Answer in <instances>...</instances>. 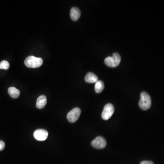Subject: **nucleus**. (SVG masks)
I'll list each match as a JSON object with an SVG mask.
<instances>
[{
  "mask_svg": "<svg viewBox=\"0 0 164 164\" xmlns=\"http://www.w3.org/2000/svg\"><path fill=\"white\" fill-rule=\"evenodd\" d=\"M24 63L25 65L28 68H38L43 65V59L40 58L30 56L25 59Z\"/></svg>",
  "mask_w": 164,
  "mask_h": 164,
  "instance_id": "nucleus-1",
  "label": "nucleus"
},
{
  "mask_svg": "<svg viewBox=\"0 0 164 164\" xmlns=\"http://www.w3.org/2000/svg\"><path fill=\"white\" fill-rule=\"evenodd\" d=\"M139 106L142 109L144 110L150 108L151 106V99L150 96L147 93L143 92L141 93Z\"/></svg>",
  "mask_w": 164,
  "mask_h": 164,
  "instance_id": "nucleus-2",
  "label": "nucleus"
},
{
  "mask_svg": "<svg viewBox=\"0 0 164 164\" xmlns=\"http://www.w3.org/2000/svg\"><path fill=\"white\" fill-rule=\"evenodd\" d=\"M121 62V57L118 53L113 54L112 57H108L104 60V62L106 65L115 68L118 66Z\"/></svg>",
  "mask_w": 164,
  "mask_h": 164,
  "instance_id": "nucleus-3",
  "label": "nucleus"
},
{
  "mask_svg": "<svg viewBox=\"0 0 164 164\" xmlns=\"http://www.w3.org/2000/svg\"><path fill=\"white\" fill-rule=\"evenodd\" d=\"M115 111V108L113 104L110 103L107 104L104 106L102 113V118L104 120H108L112 116Z\"/></svg>",
  "mask_w": 164,
  "mask_h": 164,
  "instance_id": "nucleus-4",
  "label": "nucleus"
},
{
  "mask_svg": "<svg viewBox=\"0 0 164 164\" xmlns=\"http://www.w3.org/2000/svg\"><path fill=\"white\" fill-rule=\"evenodd\" d=\"M81 112V109L78 108H73L67 115V117L68 121L71 123L76 122L80 116Z\"/></svg>",
  "mask_w": 164,
  "mask_h": 164,
  "instance_id": "nucleus-5",
  "label": "nucleus"
},
{
  "mask_svg": "<svg viewBox=\"0 0 164 164\" xmlns=\"http://www.w3.org/2000/svg\"><path fill=\"white\" fill-rule=\"evenodd\" d=\"M107 145L106 139L102 136H98L91 142L93 147L98 149H102L106 147Z\"/></svg>",
  "mask_w": 164,
  "mask_h": 164,
  "instance_id": "nucleus-6",
  "label": "nucleus"
},
{
  "mask_svg": "<svg viewBox=\"0 0 164 164\" xmlns=\"http://www.w3.org/2000/svg\"><path fill=\"white\" fill-rule=\"evenodd\" d=\"M48 132L43 129H38L35 131L33 135L35 139L38 141H44L48 137Z\"/></svg>",
  "mask_w": 164,
  "mask_h": 164,
  "instance_id": "nucleus-7",
  "label": "nucleus"
},
{
  "mask_svg": "<svg viewBox=\"0 0 164 164\" xmlns=\"http://www.w3.org/2000/svg\"><path fill=\"white\" fill-rule=\"evenodd\" d=\"M81 11L80 9L76 7L72 8L70 11V17L74 21H77L80 19L81 16Z\"/></svg>",
  "mask_w": 164,
  "mask_h": 164,
  "instance_id": "nucleus-8",
  "label": "nucleus"
},
{
  "mask_svg": "<svg viewBox=\"0 0 164 164\" xmlns=\"http://www.w3.org/2000/svg\"><path fill=\"white\" fill-rule=\"evenodd\" d=\"M47 98L45 95H41L39 97L36 101V106L39 109H42L45 107L47 104Z\"/></svg>",
  "mask_w": 164,
  "mask_h": 164,
  "instance_id": "nucleus-9",
  "label": "nucleus"
},
{
  "mask_svg": "<svg viewBox=\"0 0 164 164\" xmlns=\"http://www.w3.org/2000/svg\"><path fill=\"white\" fill-rule=\"evenodd\" d=\"M85 80L89 83H96L98 81V77L93 73L89 72L86 74Z\"/></svg>",
  "mask_w": 164,
  "mask_h": 164,
  "instance_id": "nucleus-10",
  "label": "nucleus"
},
{
  "mask_svg": "<svg viewBox=\"0 0 164 164\" xmlns=\"http://www.w3.org/2000/svg\"><path fill=\"white\" fill-rule=\"evenodd\" d=\"M9 94L13 99H17L20 95L19 90L15 87H10L8 89Z\"/></svg>",
  "mask_w": 164,
  "mask_h": 164,
  "instance_id": "nucleus-11",
  "label": "nucleus"
},
{
  "mask_svg": "<svg viewBox=\"0 0 164 164\" xmlns=\"http://www.w3.org/2000/svg\"><path fill=\"white\" fill-rule=\"evenodd\" d=\"M104 84L102 81L98 80L95 83V91L97 93H100L104 89Z\"/></svg>",
  "mask_w": 164,
  "mask_h": 164,
  "instance_id": "nucleus-12",
  "label": "nucleus"
},
{
  "mask_svg": "<svg viewBox=\"0 0 164 164\" xmlns=\"http://www.w3.org/2000/svg\"><path fill=\"white\" fill-rule=\"evenodd\" d=\"M10 67V64L8 62L3 60L0 62V69L7 70Z\"/></svg>",
  "mask_w": 164,
  "mask_h": 164,
  "instance_id": "nucleus-13",
  "label": "nucleus"
},
{
  "mask_svg": "<svg viewBox=\"0 0 164 164\" xmlns=\"http://www.w3.org/2000/svg\"><path fill=\"white\" fill-rule=\"evenodd\" d=\"M5 147V144L4 142L0 141V151L3 150Z\"/></svg>",
  "mask_w": 164,
  "mask_h": 164,
  "instance_id": "nucleus-14",
  "label": "nucleus"
},
{
  "mask_svg": "<svg viewBox=\"0 0 164 164\" xmlns=\"http://www.w3.org/2000/svg\"><path fill=\"white\" fill-rule=\"evenodd\" d=\"M140 164H154L151 161H145L141 162Z\"/></svg>",
  "mask_w": 164,
  "mask_h": 164,
  "instance_id": "nucleus-15",
  "label": "nucleus"
}]
</instances>
